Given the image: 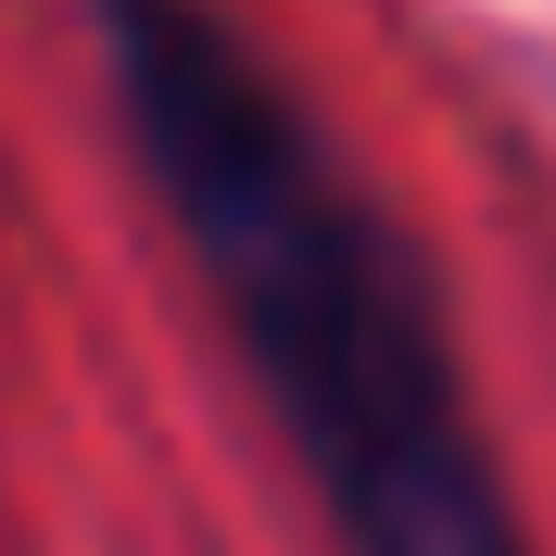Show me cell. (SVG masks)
<instances>
[{
    "mask_svg": "<svg viewBox=\"0 0 556 556\" xmlns=\"http://www.w3.org/2000/svg\"><path fill=\"white\" fill-rule=\"evenodd\" d=\"M114 127L342 556H531L455 304L228 0H89Z\"/></svg>",
    "mask_w": 556,
    "mask_h": 556,
    "instance_id": "cell-1",
    "label": "cell"
}]
</instances>
